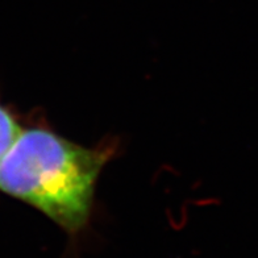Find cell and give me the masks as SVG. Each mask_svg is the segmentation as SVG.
Masks as SVG:
<instances>
[{
  "label": "cell",
  "mask_w": 258,
  "mask_h": 258,
  "mask_svg": "<svg viewBox=\"0 0 258 258\" xmlns=\"http://www.w3.org/2000/svg\"><path fill=\"white\" fill-rule=\"evenodd\" d=\"M109 149H90L44 128L21 131L0 160V192L37 208L69 233L89 223Z\"/></svg>",
  "instance_id": "obj_1"
},
{
  "label": "cell",
  "mask_w": 258,
  "mask_h": 258,
  "mask_svg": "<svg viewBox=\"0 0 258 258\" xmlns=\"http://www.w3.org/2000/svg\"><path fill=\"white\" fill-rule=\"evenodd\" d=\"M21 126L12 113L0 104V160L6 156L21 133Z\"/></svg>",
  "instance_id": "obj_2"
}]
</instances>
